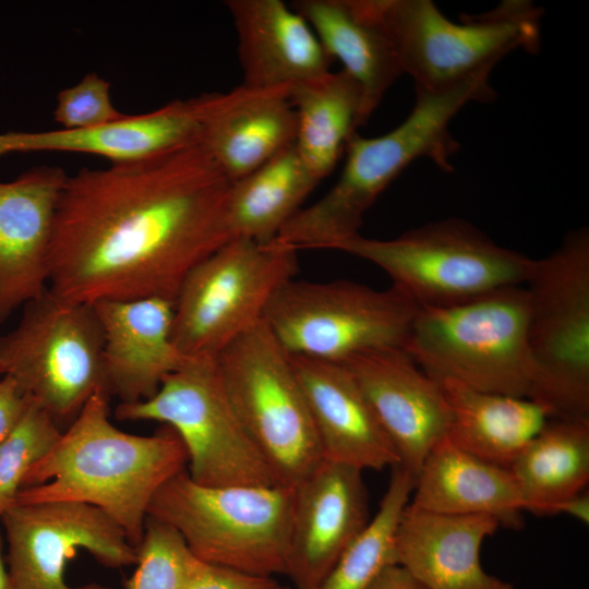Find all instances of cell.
<instances>
[{
    "label": "cell",
    "instance_id": "1",
    "mask_svg": "<svg viewBox=\"0 0 589 589\" xmlns=\"http://www.w3.org/2000/svg\"><path fill=\"white\" fill-rule=\"evenodd\" d=\"M231 182L200 143L67 177L48 288L80 303L161 298L231 239Z\"/></svg>",
    "mask_w": 589,
    "mask_h": 589
},
{
    "label": "cell",
    "instance_id": "2",
    "mask_svg": "<svg viewBox=\"0 0 589 589\" xmlns=\"http://www.w3.org/2000/svg\"><path fill=\"white\" fill-rule=\"evenodd\" d=\"M110 396L94 394L51 449L28 471L17 502H79L110 517L135 548L159 489L185 470L188 454L176 431L163 425L136 435L109 420Z\"/></svg>",
    "mask_w": 589,
    "mask_h": 589
},
{
    "label": "cell",
    "instance_id": "3",
    "mask_svg": "<svg viewBox=\"0 0 589 589\" xmlns=\"http://www.w3.org/2000/svg\"><path fill=\"white\" fill-rule=\"evenodd\" d=\"M489 77L481 75L438 93L416 88L414 106L396 128L374 137L353 132L336 183L314 204L301 208L274 241L296 252L333 250L359 233L365 213L416 159L429 158L442 171L452 172L449 160L460 145L449 123L467 104L496 97Z\"/></svg>",
    "mask_w": 589,
    "mask_h": 589
},
{
    "label": "cell",
    "instance_id": "4",
    "mask_svg": "<svg viewBox=\"0 0 589 589\" xmlns=\"http://www.w3.org/2000/svg\"><path fill=\"white\" fill-rule=\"evenodd\" d=\"M292 497L284 485H202L185 469L155 494L147 517L176 530L200 561L286 575Z\"/></svg>",
    "mask_w": 589,
    "mask_h": 589
},
{
    "label": "cell",
    "instance_id": "5",
    "mask_svg": "<svg viewBox=\"0 0 589 589\" xmlns=\"http://www.w3.org/2000/svg\"><path fill=\"white\" fill-rule=\"evenodd\" d=\"M528 297L510 286L444 308H419L405 351L437 382L529 398Z\"/></svg>",
    "mask_w": 589,
    "mask_h": 589
},
{
    "label": "cell",
    "instance_id": "6",
    "mask_svg": "<svg viewBox=\"0 0 589 589\" xmlns=\"http://www.w3.org/2000/svg\"><path fill=\"white\" fill-rule=\"evenodd\" d=\"M529 398L551 419L589 420V230L568 232L548 256L533 259L524 284Z\"/></svg>",
    "mask_w": 589,
    "mask_h": 589
},
{
    "label": "cell",
    "instance_id": "7",
    "mask_svg": "<svg viewBox=\"0 0 589 589\" xmlns=\"http://www.w3.org/2000/svg\"><path fill=\"white\" fill-rule=\"evenodd\" d=\"M333 250L378 266L419 308L452 306L522 286L533 261L460 218L430 223L388 240L358 233Z\"/></svg>",
    "mask_w": 589,
    "mask_h": 589
},
{
    "label": "cell",
    "instance_id": "8",
    "mask_svg": "<svg viewBox=\"0 0 589 589\" xmlns=\"http://www.w3.org/2000/svg\"><path fill=\"white\" fill-rule=\"evenodd\" d=\"M402 74L417 89L438 93L491 74L512 51L536 53L542 9L529 0H504L474 15L447 19L431 0H381Z\"/></svg>",
    "mask_w": 589,
    "mask_h": 589
},
{
    "label": "cell",
    "instance_id": "9",
    "mask_svg": "<svg viewBox=\"0 0 589 589\" xmlns=\"http://www.w3.org/2000/svg\"><path fill=\"white\" fill-rule=\"evenodd\" d=\"M22 308L15 328L0 335V375L11 377L59 426L70 425L94 394L109 395L94 304L65 300L47 287Z\"/></svg>",
    "mask_w": 589,
    "mask_h": 589
},
{
    "label": "cell",
    "instance_id": "10",
    "mask_svg": "<svg viewBox=\"0 0 589 589\" xmlns=\"http://www.w3.org/2000/svg\"><path fill=\"white\" fill-rule=\"evenodd\" d=\"M115 416L172 428L188 454L187 471L199 484L279 485L230 402L216 357L189 358L152 397L120 402Z\"/></svg>",
    "mask_w": 589,
    "mask_h": 589
},
{
    "label": "cell",
    "instance_id": "11",
    "mask_svg": "<svg viewBox=\"0 0 589 589\" xmlns=\"http://www.w3.org/2000/svg\"><path fill=\"white\" fill-rule=\"evenodd\" d=\"M418 309L394 286L292 278L274 293L263 321L290 356L341 363L370 350L404 348Z\"/></svg>",
    "mask_w": 589,
    "mask_h": 589
},
{
    "label": "cell",
    "instance_id": "12",
    "mask_svg": "<svg viewBox=\"0 0 589 589\" xmlns=\"http://www.w3.org/2000/svg\"><path fill=\"white\" fill-rule=\"evenodd\" d=\"M216 361L233 409L278 484L294 486L323 454L289 353L262 320L221 350Z\"/></svg>",
    "mask_w": 589,
    "mask_h": 589
},
{
    "label": "cell",
    "instance_id": "13",
    "mask_svg": "<svg viewBox=\"0 0 589 589\" xmlns=\"http://www.w3.org/2000/svg\"><path fill=\"white\" fill-rule=\"evenodd\" d=\"M298 252L275 241L231 238L184 279L171 340L185 357H216L263 320L274 293L298 273Z\"/></svg>",
    "mask_w": 589,
    "mask_h": 589
},
{
    "label": "cell",
    "instance_id": "14",
    "mask_svg": "<svg viewBox=\"0 0 589 589\" xmlns=\"http://www.w3.org/2000/svg\"><path fill=\"white\" fill-rule=\"evenodd\" d=\"M0 526L13 589H73L64 570L80 549L109 568L137 561V548L123 530L103 510L85 503L14 501Z\"/></svg>",
    "mask_w": 589,
    "mask_h": 589
},
{
    "label": "cell",
    "instance_id": "15",
    "mask_svg": "<svg viewBox=\"0 0 589 589\" xmlns=\"http://www.w3.org/2000/svg\"><path fill=\"white\" fill-rule=\"evenodd\" d=\"M293 489L286 576L315 589L370 520L362 471L323 459Z\"/></svg>",
    "mask_w": 589,
    "mask_h": 589
},
{
    "label": "cell",
    "instance_id": "16",
    "mask_svg": "<svg viewBox=\"0 0 589 589\" xmlns=\"http://www.w3.org/2000/svg\"><path fill=\"white\" fill-rule=\"evenodd\" d=\"M341 363L369 399L399 466L416 479L430 450L448 432L450 414L441 383L404 348L370 350Z\"/></svg>",
    "mask_w": 589,
    "mask_h": 589
},
{
    "label": "cell",
    "instance_id": "17",
    "mask_svg": "<svg viewBox=\"0 0 589 589\" xmlns=\"http://www.w3.org/2000/svg\"><path fill=\"white\" fill-rule=\"evenodd\" d=\"M67 177L59 167L40 166L0 182V323L48 287L56 209Z\"/></svg>",
    "mask_w": 589,
    "mask_h": 589
},
{
    "label": "cell",
    "instance_id": "18",
    "mask_svg": "<svg viewBox=\"0 0 589 589\" xmlns=\"http://www.w3.org/2000/svg\"><path fill=\"white\" fill-rule=\"evenodd\" d=\"M290 360L313 418L323 459L361 471L399 465L394 445L345 364L302 356H290Z\"/></svg>",
    "mask_w": 589,
    "mask_h": 589
},
{
    "label": "cell",
    "instance_id": "19",
    "mask_svg": "<svg viewBox=\"0 0 589 589\" xmlns=\"http://www.w3.org/2000/svg\"><path fill=\"white\" fill-rule=\"evenodd\" d=\"M173 302L161 298L94 303L104 334L108 393L120 402L152 397L189 359L171 340Z\"/></svg>",
    "mask_w": 589,
    "mask_h": 589
},
{
    "label": "cell",
    "instance_id": "20",
    "mask_svg": "<svg viewBox=\"0 0 589 589\" xmlns=\"http://www.w3.org/2000/svg\"><path fill=\"white\" fill-rule=\"evenodd\" d=\"M291 86L204 94L200 143L232 183L294 144Z\"/></svg>",
    "mask_w": 589,
    "mask_h": 589
},
{
    "label": "cell",
    "instance_id": "21",
    "mask_svg": "<svg viewBox=\"0 0 589 589\" xmlns=\"http://www.w3.org/2000/svg\"><path fill=\"white\" fill-rule=\"evenodd\" d=\"M500 526L493 516L442 514L408 504L394 562L428 589H514L481 564V546Z\"/></svg>",
    "mask_w": 589,
    "mask_h": 589
},
{
    "label": "cell",
    "instance_id": "22",
    "mask_svg": "<svg viewBox=\"0 0 589 589\" xmlns=\"http://www.w3.org/2000/svg\"><path fill=\"white\" fill-rule=\"evenodd\" d=\"M203 111L201 95L95 128L0 133V156L70 152L101 156L111 163L142 159L200 142Z\"/></svg>",
    "mask_w": 589,
    "mask_h": 589
},
{
    "label": "cell",
    "instance_id": "23",
    "mask_svg": "<svg viewBox=\"0 0 589 589\" xmlns=\"http://www.w3.org/2000/svg\"><path fill=\"white\" fill-rule=\"evenodd\" d=\"M249 87L293 86L330 72L332 59L292 7L280 0H228Z\"/></svg>",
    "mask_w": 589,
    "mask_h": 589
},
{
    "label": "cell",
    "instance_id": "24",
    "mask_svg": "<svg viewBox=\"0 0 589 589\" xmlns=\"http://www.w3.org/2000/svg\"><path fill=\"white\" fill-rule=\"evenodd\" d=\"M292 9L310 24L325 51L359 85V127L366 123L402 74L381 0H297Z\"/></svg>",
    "mask_w": 589,
    "mask_h": 589
},
{
    "label": "cell",
    "instance_id": "25",
    "mask_svg": "<svg viewBox=\"0 0 589 589\" xmlns=\"http://www.w3.org/2000/svg\"><path fill=\"white\" fill-rule=\"evenodd\" d=\"M409 504L434 513L493 516L512 527L525 510L508 469L458 448L446 436L425 457Z\"/></svg>",
    "mask_w": 589,
    "mask_h": 589
},
{
    "label": "cell",
    "instance_id": "26",
    "mask_svg": "<svg viewBox=\"0 0 589 589\" xmlns=\"http://www.w3.org/2000/svg\"><path fill=\"white\" fill-rule=\"evenodd\" d=\"M438 383L450 414L446 438L506 469L551 419L542 405L527 397L483 392L450 381Z\"/></svg>",
    "mask_w": 589,
    "mask_h": 589
},
{
    "label": "cell",
    "instance_id": "27",
    "mask_svg": "<svg viewBox=\"0 0 589 589\" xmlns=\"http://www.w3.org/2000/svg\"><path fill=\"white\" fill-rule=\"evenodd\" d=\"M508 470L525 510L554 515L557 505L587 490L589 420L550 419Z\"/></svg>",
    "mask_w": 589,
    "mask_h": 589
},
{
    "label": "cell",
    "instance_id": "28",
    "mask_svg": "<svg viewBox=\"0 0 589 589\" xmlns=\"http://www.w3.org/2000/svg\"><path fill=\"white\" fill-rule=\"evenodd\" d=\"M321 181L294 144L231 183L227 221L231 238L273 241Z\"/></svg>",
    "mask_w": 589,
    "mask_h": 589
},
{
    "label": "cell",
    "instance_id": "29",
    "mask_svg": "<svg viewBox=\"0 0 589 589\" xmlns=\"http://www.w3.org/2000/svg\"><path fill=\"white\" fill-rule=\"evenodd\" d=\"M297 113L294 146L322 181L335 168L350 135L359 128L361 92L344 70L291 86Z\"/></svg>",
    "mask_w": 589,
    "mask_h": 589
},
{
    "label": "cell",
    "instance_id": "30",
    "mask_svg": "<svg viewBox=\"0 0 589 589\" xmlns=\"http://www.w3.org/2000/svg\"><path fill=\"white\" fill-rule=\"evenodd\" d=\"M390 469V479L375 516L315 589H368L385 567L395 564L396 533L416 479L399 465Z\"/></svg>",
    "mask_w": 589,
    "mask_h": 589
},
{
    "label": "cell",
    "instance_id": "31",
    "mask_svg": "<svg viewBox=\"0 0 589 589\" xmlns=\"http://www.w3.org/2000/svg\"><path fill=\"white\" fill-rule=\"evenodd\" d=\"M61 433L55 419L33 400L21 422L0 445V524L29 469L51 449Z\"/></svg>",
    "mask_w": 589,
    "mask_h": 589
},
{
    "label": "cell",
    "instance_id": "32",
    "mask_svg": "<svg viewBox=\"0 0 589 589\" xmlns=\"http://www.w3.org/2000/svg\"><path fill=\"white\" fill-rule=\"evenodd\" d=\"M197 562L176 530L147 517L127 589H185Z\"/></svg>",
    "mask_w": 589,
    "mask_h": 589
},
{
    "label": "cell",
    "instance_id": "33",
    "mask_svg": "<svg viewBox=\"0 0 589 589\" xmlns=\"http://www.w3.org/2000/svg\"><path fill=\"white\" fill-rule=\"evenodd\" d=\"M125 115L112 104L110 83L96 73L58 94L53 118L61 129H87L120 120Z\"/></svg>",
    "mask_w": 589,
    "mask_h": 589
},
{
    "label": "cell",
    "instance_id": "34",
    "mask_svg": "<svg viewBox=\"0 0 589 589\" xmlns=\"http://www.w3.org/2000/svg\"><path fill=\"white\" fill-rule=\"evenodd\" d=\"M185 589H289L274 576H261L197 562Z\"/></svg>",
    "mask_w": 589,
    "mask_h": 589
},
{
    "label": "cell",
    "instance_id": "35",
    "mask_svg": "<svg viewBox=\"0 0 589 589\" xmlns=\"http://www.w3.org/2000/svg\"><path fill=\"white\" fill-rule=\"evenodd\" d=\"M32 402L11 377L0 378V445L21 422Z\"/></svg>",
    "mask_w": 589,
    "mask_h": 589
},
{
    "label": "cell",
    "instance_id": "36",
    "mask_svg": "<svg viewBox=\"0 0 589 589\" xmlns=\"http://www.w3.org/2000/svg\"><path fill=\"white\" fill-rule=\"evenodd\" d=\"M368 589H428L401 566L385 567Z\"/></svg>",
    "mask_w": 589,
    "mask_h": 589
},
{
    "label": "cell",
    "instance_id": "37",
    "mask_svg": "<svg viewBox=\"0 0 589 589\" xmlns=\"http://www.w3.org/2000/svg\"><path fill=\"white\" fill-rule=\"evenodd\" d=\"M554 514H565L587 525L589 522L588 491L585 490L584 492L562 502L555 508Z\"/></svg>",
    "mask_w": 589,
    "mask_h": 589
},
{
    "label": "cell",
    "instance_id": "38",
    "mask_svg": "<svg viewBox=\"0 0 589 589\" xmlns=\"http://www.w3.org/2000/svg\"><path fill=\"white\" fill-rule=\"evenodd\" d=\"M4 538L0 531V589H13L3 553Z\"/></svg>",
    "mask_w": 589,
    "mask_h": 589
},
{
    "label": "cell",
    "instance_id": "39",
    "mask_svg": "<svg viewBox=\"0 0 589 589\" xmlns=\"http://www.w3.org/2000/svg\"><path fill=\"white\" fill-rule=\"evenodd\" d=\"M73 589H113V588L103 586V585H97V584H88V585H84V586L76 587Z\"/></svg>",
    "mask_w": 589,
    "mask_h": 589
},
{
    "label": "cell",
    "instance_id": "40",
    "mask_svg": "<svg viewBox=\"0 0 589 589\" xmlns=\"http://www.w3.org/2000/svg\"><path fill=\"white\" fill-rule=\"evenodd\" d=\"M1 376V375H0Z\"/></svg>",
    "mask_w": 589,
    "mask_h": 589
}]
</instances>
